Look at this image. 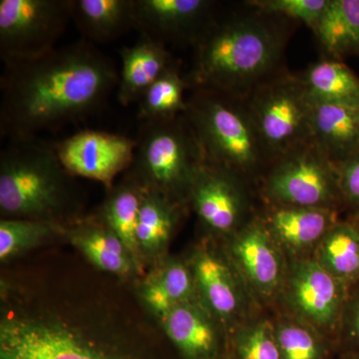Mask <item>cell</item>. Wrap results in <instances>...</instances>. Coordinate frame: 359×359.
<instances>
[{"label":"cell","mask_w":359,"mask_h":359,"mask_svg":"<svg viewBox=\"0 0 359 359\" xmlns=\"http://www.w3.org/2000/svg\"><path fill=\"white\" fill-rule=\"evenodd\" d=\"M4 65L0 131L11 140L36 138L84 120L102 108L119 84L113 63L87 40Z\"/></svg>","instance_id":"6da1fadb"},{"label":"cell","mask_w":359,"mask_h":359,"mask_svg":"<svg viewBox=\"0 0 359 359\" xmlns=\"http://www.w3.org/2000/svg\"><path fill=\"white\" fill-rule=\"evenodd\" d=\"M247 7L215 14L194 45L192 69L185 76L188 88L245 99L280 72L287 20Z\"/></svg>","instance_id":"7a4b0ae2"},{"label":"cell","mask_w":359,"mask_h":359,"mask_svg":"<svg viewBox=\"0 0 359 359\" xmlns=\"http://www.w3.org/2000/svg\"><path fill=\"white\" fill-rule=\"evenodd\" d=\"M187 120L199 143L205 164L248 183L263 180L273 160L259 136L245 99L193 90Z\"/></svg>","instance_id":"3957f363"},{"label":"cell","mask_w":359,"mask_h":359,"mask_svg":"<svg viewBox=\"0 0 359 359\" xmlns=\"http://www.w3.org/2000/svg\"><path fill=\"white\" fill-rule=\"evenodd\" d=\"M0 154V211L4 219L57 224L71 209L68 178L54 145L11 140Z\"/></svg>","instance_id":"277c9868"},{"label":"cell","mask_w":359,"mask_h":359,"mask_svg":"<svg viewBox=\"0 0 359 359\" xmlns=\"http://www.w3.org/2000/svg\"><path fill=\"white\" fill-rule=\"evenodd\" d=\"M136 141L132 179L144 190L164 194L180 204L189 199L204 159L185 114L144 122Z\"/></svg>","instance_id":"5b68a950"},{"label":"cell","mask_w":359,"mask_h":359,"mask_svg":"<svg viewBox=\"0 0 359 359\" xmlns=\"http://www.w3.org/2000/svg\"><path fill=\"white\" fill-rule=\"evenodd\" d=\"M0 359H128L56 316L13 314L0 325Z\"/></svg>","instance_id":"8992f818"},{"label":"cell","mask_w":359,"mask_h":359,"mask_svg":"<svg viewBox=\"0 0 359 359\" xmlns=\"http://www.w3.org/2000/svg\"><path fill=\"white\" fill-rule=\"evenodd\" d=\"M262 191L269 205L337 212L344 208L337 165L313 142L273 161L262 180Z\"/></svg>","instance_id":"52a82bcc"},{"label":"cell","mask_w":359,"mask_h":359,"mask_svg":"<svg viewBox=\"0 0 359 359\" xmlns=\"http://www.w3.org/2000/svg\"><path fill=\"white\" fill-rule=\"evenodd\" d=\"M245 100L273 161L311 142V104L299 76L280 71Z\"/></svg>","instance_id":"ba28073f"},{"label":"cell","mask_w":359,"mask_h":359,"mask_svg":"<svg viewBox=\"0 0 359 359\" xmlns=\"http://www.w3.org/2000/svg\"><path fill=\"white\" fill-rule=\"evenodd\" d=\"M69 20L71 0H1V60L23 62L54 50Z\"/></svg>","instance_id":"9c48e42d"},{"label":"cell","mask_w":359,"mask_h":359,"mask_svg":"<svg viewBox=\"0 0 359 359\" xmlns=\"http://www.w3.org/2000/svg\"><path fill=\"white\" fill-rule=\"evenodd\" d=\"M348 285L330 276L313 257L287 264L282 290L292 316L327 335L337 332Z\"/></svg>","instance_id":"30bf717a"},{"label":"cell","mask_w":359,"mask_h":359,"mask_svg":"<svg viewBox=\"0 0 359 359\" xmlns=\"http://www.w3.org/2000/svg\"><path fill=\"white\" fill-rule=\"evenodd\" d=\"M230 259L250 294L269 299L282 290L287 273L282 248L276 244L263 218H250L231 236Z\"/></svg>","instance_id":"8fae6325"},{"label":"cell","mask_w":359,"mask_h":359,"mask_svg":"<svg viewBox=\"0 0 359 359\" xmlns=\"http://www.w3.org/2000/svg\"><path fill=\"white\" fill-rule=\"evenodd\" d=\"M53 145L68 173L110 187L117 175L131 167L137 141L109 132L83 130Z\"/></svg>","instance_id":"7c38bea8"},{"label":"cell","mask_w":359,"mask_h":359,"mask_svg":"<svg viewBox=\"0 0 359 359\" xmlns=\"http://www.w3.org/2000/svg\"><path fill=\"white\" fill-rule=\"evenodd\" d=\"M245 185L238 177L204 163L194 180L189 200L205 228L231 237L250 219Z\"/></svg>","instance_id":"4fadbf2b"},{"label":"cell","mask_w":359,"mask_h":359,"mask_svg":"<svg viewBox=\"0 0 359 359\" xmlns=\"http://www.w3.org/2000/svg\"><path fill=\"white\" fill-rule=\"evenodd\" d=\"M210 0H135V29L164 45L197 43L214 18Z\"/></svg>","instance_id":"5bb4252c"},{"label":"cell","mask_w":359,"mask_h":359,"mask_svg":"<svg viewBox=\"0 0 359 359\" xmlns=\"http://www.w3.org/2000/svg\"><path fill=\"white\" fill-rule=\"evenodd\" d=\"M192 273L203 301L219 320L231 323L245 316L250 292L231 261L202 250L194 257Z\"/></svg>","instance_id":"9a60e30c"},{"label":"cell","mask_w":359,"mask_h":359,"mask_svg":"<svg viewBox=\"0 0 359 359\" xmlns=\"http://www.w3.org/2000/svg\"><path fill=\"white\" fill-rule=\"evenodd\" d=\"M264 224L283 252L301 255L316 249L339 219L337 212L318 208L269 205Z\"/></svg>","instance_id":"2e32d148"},{"label":"cell","mask_w":359,"mask_h":359,"mask_svg":"<svg viewBox=\"0 0 359 359\" xmlns=\"http://www.w3.org/2000/svg\"><path fill=\"white\" fill-rule=\"evenodd\" d=\"M120 56L122 67L117 91L123 106L139 102L144 93L177 63L166 46L144 35L132 46L122 48Z\"/></svg>","instance_id":"e0dca14e"},{"label":"cell","mask_w":359,"mask_h":359,"mask_svg":"<svg viewBox=\"0 0 359 359\" xmlns=\"http://www.w3.org/2000/svg\"><path fill=\"white\" fill-rule=\"evenodd\" d=\"M311 142L335 165L359 151V107L311 105Z\"/></svg>","instance_id":"ac0fdd59"},{"label":"cell","mask_w":359,"mask_h":359,"mask_svg":"<svg viewBox=\"0 0 359 359\" xmlns=\"http://www.w3.org/2000/svg\"><path fill=\"white\" fill-rule=\"evenodd\" d=\"M71 20L87 41H112L135 29V0H71Z\"/></svg>","instance_id":"d6986e66"},{"label":"cell","mask_w":359,"mask_h":359,"mask_svg":"<svg viewBox=\"0 0 359 359\" xmlns=\"http://www.w3.org/2000/svg\"><path fill=\"white\" fill-rule=\"evenodd\" d=\"M299 79L311 105L359 107V77L339 59L325 56L309 66Z\"/></svg>","instance_id":"ffe728a7"},{"label":"cell","mask_w":359,"mask_h":359,"mask_svg":"<svg viewBox=\"0 0 359 359\" xmlns=\"http://www.w3.org/2000/svg\"><path fill=\"white\" fill-rule=\"evenodd\" d=\"M163 321L168 337L187 358L209 359L216 353V330L207 314L192 302L175 306Z\"/></svg>","instance_id":"44dd1931"},{"label":"cell","mask_w":359,"mask_h":359,"mask_svg":"<svg viewBox=\"0 0 359 359\" xmlns=\"http://www.w3.org/2000/svg\"><path fill=\"white\" fill-rule=\"evenodd\" d=\"M313 32L328 57L359 56V0H328Z\"/></svg>","instance_id":"7402d4cb"},{"label":"cell","mask_w":359,"mask_h":359,"mask_svg":"<svg viewBox=\"0 0 359 359\" xmlns=\"http://www.w3.org/2000/svg\"><path fill=\"white\" fill-rule=\"evenodd\" d=\"M321 268L347 285L359 282V233L351 219L337 221L313 250Z\"/></svg>","instance_id":"603a6c76"},{"label":"cell","mask_w":359,"mask_h":359,"mask_svg":"<svg viewBox=\"0 0 359 359\" xmlns=\"http://www.w3.org/2000/svg\"><path fill=\"white\" fill-rule=\"evenodd\" d=\"M179 204L164 194L145 190L137 228L139 250L155 252L168 244L178 219Z\"/></svg>","instance_id":"cb8c5ba5"},{"label":"cell","mask_w":359,"mask_h":359,"mask_svg":"<svg viewBox=\"0 0 359 359\" xmlns=\"http://www.w3.org/2000/svg\"><path fill=\"white\" fill-rule=\"evenodd\" d=\"M71 238L73 244L103 271L127 275L133 269L131 252L107 226H83L73 231Z\"/></svg>","instance_id":"d4e9b609"},{"label":"cell","mask_w":359,"mask_h":359,"mask_svg":"<svg viewBox=\"0 0 359 359\" xmlns=\"http://www.w3.org/2000/svg\"><path fill=\"white\" fill-rule=\"evenodd\" d=\"M188 88L178 65L170 67L139 101L138 118L144 122L162 121L185 114Z\"/></svg>","instance_id":"484cf974"},{"label":"cell","mask_w":359,"mask_h":359,"mask_svg":"<svg viewBox=\"0 0 359 359\" xmlns=\"http://www.w3.org/2000/svg\"><path fill=\"white\" fill-rule=\"evenodd\" d=\"M145 190L133 179L118 187L104 205L103 219L132 256L139 252L137 241L139 215Z\"/></svg>","instance_id":"4316f807"},{"label":"cell","mask_w":359,"mask_h":359,"mask_svg":"<svg viewBox=\"0 0 359 359\" xmlns=\"http://www.w3.org/2000/svg\"><path fill=\"white\" fill-rule=\"evenodd\" d=\"M195 287L192 269L184 264L172 263L146 285L144 301L163 318L175 306L191 302Z\"/></svg>","instance_id":"83f0119b"},{"label":"cell","mask_w":359,"mask_h":359,"mask_svg":"<svg viewBox=\"0 0 359 359\" xmlns=\"http://www.w3.org/2000/svg\"><path fill=\"white\" fill-rule=\"evenodd\" d=\"M273 330L282 359H327L325 335L308 323L290 316L276 321Z\"/></svg>","instance_id":"f1b7e54d"},{"label":"cell","mask_w":359,"mask_h":359,"mask_svg":"<svg viewBox=\"0 0 359 359\" xmlns=\"http://www.w3.org/2000/svg\"><path fill=\"white\" fill-rule=\"evenodd\" d=\"M60 226L51 222L4 219L0 222V259L6 262L53 235Z\"/></svg>","instance_id":"f546056e"},{"label":"cell","mask_w":359,"mask_h":359,"mask_svg":"<svg viewBox=\"0 0 359 359\" xmlns=\"http://www.w3.org/2000/svg\"><path fill=\"white\" fill-rule=\"evenodd\" d=\"M236 359H282L273 323L268 320L244 321L233 337Z\"/></svg>","instance_id":"4dcf8cb0"},{"label":"cell","mask_w":359,"mask_h":359,"mask_svg":"<svg viewBox=\"0 0 359 359\" xmlns=\"http://www.w3.org/2000/svg\"><path fill=\"white\" fill-rule=\"evenodd\" d=\"M327 4L328 0H250L245 6L269 15L301 21L313 30Z\"/></svg>","instance_id":"1f68e13d"},{"label":"cell","mask_w":359,"mask_h":359,"mask_svg":"<svg viewBox=\"0 0 359 359\" xmlns=\"http://www.w3.org/2000/svg\"><path fill=\"white\" fill-rule=\"evenodd\" d=\"M337 340L344 353L359 355V282L348 285Z\"/></svg>","instance_id":"d6a6232c"},{"label":"cell","mask_w":359,"mask_h":359,"mask_svg":"<svg viewBox=\"0 0 359 359\" xmlns=\"http://www.w3.org/2000/svg\"><path fill=\"white\" fill-rule=\"evenodd\" d=\"M344 208L351 218L359 217V151L337 165Z\"/></svg>","instance_id":"836d02e7"},{"label":"cell","mask_w":359,"mask_h":359,"mask_svg":"<svg viewBox=\"0 0 359 359\" xmlns=\"http://www.w3.org/2000/svg\"><path fill=\"white\" fill-rule=\"evenodd\" d=\"M342 359H359V355L358 354L344 353L342 354Z\"/></svg>","instance_id":"e575fe53"},{"label":"cell","mask_w":359,"mask_h":359,"mask_svg":"<svg viewBox=\"0 0 359 359\" xmlns=\"http://www.w3.org/2000/svg\"><path fill=\"white\" fill-rule=\"evenodd\" d=\"M351 222L354 224V226H356V229H358V233H359V217L358 218L354 219H349Z\"/></svg>","instance_id":"d590c367"}]
</instances>
